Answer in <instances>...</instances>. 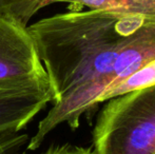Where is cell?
<instances>
[{
	"instance_id": "6da1fadb",
	"label": "cell",
	"mask_w": 155,
	"mask_h": 154,
	"mask_svg": "<svg viewBox=\"0 0 155 154\" xmlns=\"http://www.w3.org/2000/svg\"><path fill=\"white\" fill-rule=\"evenodd\" d=\"M53 93L28 150L61 123L79 127L104 91L155 59V16L116 11H70L28 25Z\"/></svg>"
},
{
	"instance_id": "7a4b0ae2",
	"label": "cell",
	"mask_w": 155,
	"mask_h": 154,
	"mask_svg": "<svg viewBox=\"0 0 155 154\" xmlns=\"http://www.w3.org/2000/svg\"><path fill=\"white\" fill-rule=\"evenodd\" d=\"M92 154H155V84L107 101L93 130Z\"/></svg>"
},
{
	"instance_id": "3957f363",
	"label": "cell",
	"mask_w": 155,
	"mask_h": 154,
	"mask_svg": "<svg viewBox=\"0 0 155 154\" xmlns=\"http://www.w3.org/2000/svg\"><path fill=\"white\" fill-rule=\"evenodd\" d=\"M0 91L52 92L28 27L2 14H0Z\"/></svg>"
},
{
	"instance_id": "277c9868",
	"label": "cell",
	"mask_w": 155,
	"mask_h": 154,
	"mask_svg": "<svg viewBox=\"0 0 155 154\" xmlns=\"http://www.w3.org/2000/svg\"><path fill=\"white\" fill-rule=\"evenodd\" d=\"M50 103L52 92L0 91V135L20 132Z\"/></svg>"
},
{
	"instance_id": "5b68a950",
	"label": "cell",
	"mask_w": 155,
	"mask_h": 154,
	"mask_svg": "<svg viewBox=\"0 0 155 154\" xmlns=\"http://www.w3.org/2000/svg\"><path fill=\"white\" fill-rule=\"evenodd\" d=\"M155 84V59L149 61L143 66L140 69L135 71L131 76L119 82L113 88L104 91L99 98V103L108 101L114 97L120 96L126 93L138 90V89L147 88Z\"/></svg>"
},
{
	"instance_id": "8992f818",
	"label": "cell",
	"mask_w": 155,
	"mask_h": 154,
	"mask_svg": "<svg viewBox=\"0 0 155 154\" xmlns=\"http://www.w3.org/2000/svg\"><path fill=\"white\" fill-rule=\"evenodd\" d=\"M29 142L25 133H8L0 135V154H16L21 147Z\"/></svg>"
},
{
	"instance_id": "52a82bcc",
	"label": "cell",
	"mask_w": 155,
	"mask_h": 154,
	"mask_svg": "<svg viewBox=\"0 0 155 154\" xmlns=\"http://www.w3.org/2000/svg\"><path fill=\"white\" fill-rule=\"evenodd\" d=\"M42 154H92L90 149L75 147L71 145H62V146L50 147L45 153Z\"/></svg>"
},
{
	"instance_id": "ba28073f",
	"label": "cell",
	"mask_w": 155,
	"mask_h": 154,
	"mask_svg": "<svg viewBox=\"0 0 155 154\" xmlns=\"http://www.w3.org/2000/svg\"><path fill=\"white\" fill-rule=\"evenodd\" d=\"M21 154H27V153H21Z\"/></svg>"
}]
</instances>
